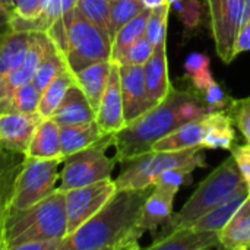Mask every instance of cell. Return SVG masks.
<instances>
[{
	"label": "cell",
	"instance_id": "6da1fadb",
	"mask_svg": "<svg viewBox=\"0 0 250 250\" xmlns=\"http://www.w3.org/2000/svg\"><path fill=\"white\" fill-rule=\"evenodd\" d=\"M152 188L117 189L92 218L63 239L60 250L141 249V217Z\"/></svg>",
	"mask_w": 250,
	"mask_h": 250
},
{
	"label": "cell",
	"instance_id": "7a4b0ae2",
	"mask_svg": "<svg viewBox=\"0 0 250 250\" xmlns=\"http://www.w3.org/2000/svg\"><path fill=\"white\" fill-rule=\"evenodd\" d=\"M207 113L208 110L201 94L193 88H171L161 103L113 135L116 161L123 163L136 155L149 152L157 141L171 133L179 126L199 119Z\"/></svg>",
	"mask_w": 250,
	"mask_h": 250
},
{
	"label": "cell",
	"instance_id": "3957f363",
	"mask_svg": "<svg viewBox=\"0 0 250 250\" xmlns=\"http://www.w3.org/2000/svg\"><path fill=\"white\" fill-rule=\"evenodd\" d=\"M47 34L72 73L111 57L110 35L88 21L76 6L57 19Z\"/></svg>",
	"mask_w": 250,
	"mask_h": 250
},
{
	"label": "cell",
	"instance_id": "277c9868",
	"mask_svg": "<svg viewBox=\"0 0 250 250\" xmlns=\"http://www.w3.org/2000/svg\"><path fill=\"white\" fill-rule=\"evenodd\" d=\"M1 233L6 250H18L37 240H63L67 234L64 192L56 189L25 209L9 211Z\"/></svg>",
	"mask_w": 250,
	"mask_h": 250
},
{
	"label": "cell",
	"instance_id": "5b68a950",
	"mask_svg": "<svg viewBox=\"0 0 250 250\" xmlns=\"http://www.w3.org/2000/svg\"><path fill=\"white\" fill-rule=\"evenodd\" d=\"M246 182L243 180L233 155L229 157L198 186L183 208L170 217L157 237L192 227L195 221L233 195Z\"/></svg>",
	"mask_w": 250,
	"mask_h": 250
},
{
	"label": "cell",
	"instance_id": "8992f818",
	"mask_svg": "<svg viewBox=\"0 0 250 250\" xmlns=\"http://www.w3.org/2000/svg\"><path fill=\"white\" fill-rule=\"evenodd\" d=\"M202 146L180 149V151H149L133 158H129L122 164V171L114 180L117 189H146L152 188L157 177L170 168L192 167L201 168L207 166L202 154Z\"/></svg>",
	"mask_w": 250,
	"mask_h": 250
},
{
	"label": "cell",
	"instance_id": "52a82bcc",
	"mask_svg": "<svg viewBox=\"0 0 250 250\" xmlns=\"http://www.w3.org/2000/svg\"><path fill=\"white\" fill-rule=\"evenodd\" d=\"M110 146H113V135H105L88 148L64 157L62 161L63 168L60 171V186L57 189L66 192L111 179L117 161L114 157L111 158L107 155Z\"/></svg>",
	"mask_w": 250,
	"mask_h": 250
},
{
	"label": "cell",
	"instance_id": "ba28073f",
	"mask_svg": "<svg viewBox=\"0 0 250 250\" xmlns=\"http://www.w3.org/2000/svg\"><path fill=\"white\" fill-rule=\"evenodd\" d=\"M62 161L63 158L41 160L25 155L15 180L10 211L25 209L51 195L57 189L56 185L60 179L59 166Z\"/></svg>",
	"mask_w": 250,
	"mask_h": 250
},
{
	"label": "cell",
	"instance_id": "9c48e42d",
	"mask_svg": "<svg viewBox=\"0 0 250 250\" xmlns=\"http://www.w3.org/2000/svg\"><path fill=\"white\" fill-rule=\"evenodd\" d=\"M215 50L224 63H231L234 42L250 19V0H207Z\"/></svg>",
	"mask_w": 250,
	"mask_h": 250
},
{
	"label": "cell",
	"instance_id": "30bf717a",
	"mask_svg": "<svg viewBox=\"0 0 250 250\" xmlns=\"http://www.w3.org/2000/svg\"><path fill=\"white\" fill-rule=\"evenodd\" d=\"M117 190L113 179L95 182L88 186L70 189L64 192V207L67 220V234L78 230L89 218H92L103 205Z\"/></svg>",
	"mask_w": 250,
	"mask_h": 250
},
{
	"label": "cell",
	"instance_id": "8fae6325",
	"mask_svg": "<svg viewBox=\"0 0 250 250\" xmlns=\"http://www.w3.org/2000/svg\"><path fill=\"white\" fill-rule=\"evenodd\" d=\"M50 44L51 38L47 32H32L31 42L21 63L6 76L0 78V113H6V104L13 89L32 81Z\"/></svg>",
	"mask_w": 250,
	"mask_h": 250
},
{
	"label": "cell",
	"instance_id": "7c38bea8",
	"mask_svg": "<svg viewBox=\"0 0 250 250\" xmlns=\"http://www.w3.org/2000/svg\"><path fill=\"white\" fill-rule=\"evenodd\" d=\"M95 123L100 132L104 135H114L127 125L123 111L119 64L113 62H111V69H110L104 94L95 111Z\"/></svg>",
	"mask_w": 250,
	"mask_h": 250
},
{
	"label": "cell",
	"instance_id": "4fadbf2b",
	"mask_svg": "<svg viewBox=\"0 0 250 250\" xmlns=\"http://www.w3.org/2000/svg\"><path fill=\"white\" fill-rule=\"evenodd\" d=\"M119 64V63H117ZM120 89L123 100V111L126 123L133 122L145 111L152 108L144 78V66L138 64H119Z\"/></svg>",
	"mask_w": 250,
	"mask_h": 250
},
{
	"label": "cell",
	"instance_id": "5bb4252c",
	"mask_svg": "<svg viewBox=\"0 0 250 250\" xmlns=\"http://www.w3.org/2000/svg\"><path fill=\"white\" fill-rule=\"evenodd\" d=\"M41 119L38 113H0V146L25 155Z\"/></svg>",
	"mask_w": 250,
	"mask_h": 250
},
{
	"label": "cell",
	"instance_id": "9a60e30c",
	"mask_svg": "<svg viewBox=\"0 0 250 250\" xmlns=\"http://www.w3.org/2000/svg\"><path fill=\"white\" fill-rule=\"evenodd\" d=\"M144 78L146 94L152 105L161 103L171 91L167 64V38L154 45L152 56L144 64Z\"/></svg>",
	"mask_w": 250,
	"mask_h": 250
},
{
	"label": "cell",
	"instance_id": "2e32d148",
	"mask_svg": "<svg viewBox=\"0 0 250 250\" xmlns=\"http://www.w3.org/2000/svg\"><path fill=\"white\" fill-rule=\"evenodd\" d=\"M221 248L218 231H198L192 227L155 237L148 249L160 250H207Z\"/></svg>",
	"mask_w": 250,
	"mask_h": 250
},
{
	"label": "cell",
	"instance_id": "e0dca14e",
	"mask_svg": "<svg viewBox=\"0 0 250 250\" xmlns=\"http://www.w3.org/2000/svg\"><path fill=\"white\" fill-rule=\"evenodd\" d=\"M208 129H209V117L207 113L199 119L190 120L179 126L171 133L157 141L151 151H180V149L202 146Z\"/></svg>",
	"mask_w": 250,
	"mask_h": 250
},
{
	"label": "cell",
	"instance_id": "ac0fdd59",
	"mask_svg": "<svg viewBox=\"0 0 250 250\" xmlns=\"http://www.w3.org/2000/svg\"><path fill=\"white\" fill-rule=\"evenodd\" d=\"M51 119L59 126L89 123L95 120V110L92 108L81 88L76 83H73L67 89L57 110L53 113Z\"/></svg>",
	"mask_w": 250,
	"mask_h": 250
},
{
	"label": "cell",
	"instance_id": "d6986e66",
	"mask_svg": "<svg viewBox=\"0 0 250 250\" xmlns=\"http://www.w3.org/2000/svg\"><path fill=\"white\" fill-rule=\"evenodd\" d=\"M174 196H176L174 192L163 186L154 185L142 209L141 230L144 233L155 231L158 227H163L170 220V217L173 215Z\"/></svg>",
	"mask_w": 250,
	"mask_h": 250
},
{
	"label": "cell",
	"instance_id": "ffe728a7",
	"mask_svg": "<svg viewBox=\"0 0 250 250\" xmlns=\"http://www.w3.org/2000/svg\"><path fill=\"white\" fill-rule=\"evenodd\" d=\"M25 155L41 160L63 158L60 145V126L51 117L40 120Z\"/></svg>",
	"mask_w": 250,
	"mask_h": 250
},
{
	"label": "cell",
	"instance_id": "44dd1931",
	"mask_svg": "<svg viewBox=\"0 0 250 250\" xmlns=\"http://www.w3.org/2000/svg\"><path fill=\"white\" fill-rule=\"evenodd\" d=\"M249 196V188L248 185H242L233 195H230L227 199H224L221 204L214 207L211 211H208L205 215H202L198 221L192 224L193 230L198 231H218L229 223V220L234 215V212L242 207V204Z\"/></svg>",
	"mask_w": 250,
	"mask_h": 250
},
{
	"label": "cell",
	"instance_id": "7402d4cb",
	"mask_svg": "<svg viewBox=\"0 0 250 250\" xmlns=\"http://www.w3.org/2000/svg\"><path fill=\"white\" fill-rule=\"evenodd\" d=\"M23 160V154L13 152L0 146V233L3 231L4 220L10 211L15 180L22 167Z\"/></svg>",
	"mask_w": 250,
	"mask_h": 250
},
{
	"label": "cell",
	"instance_id": "603a6c76",
	"mask_svg": "<svg viewBox=\"0 0 250 250\" xmlns=\"http://www.w3.org/2000/svg\"><path fill=\"white\" fill-rule=\"evenodd\" d=\"M111 69V62L104 60V62H97L92 64H88L86 67L78 70L73 73L75 83L81 88V91L85 94L88 98L89 104L92 108L97 111V107L100 104V100L104 94L108 75Z\"/></svg>",
	"mask_w": 250,
	"mask_h": 250
},
{
	"label": "cell",
	"instance_id": "cb8c5ba5",
	"mask_svg": "<svg viewBox=\"0 0 250 250\" xmlns=\"http://www.w3.org/2000/svg\"><path fill=\"white\" fill-rule=\"evenodd\" d=\"M220 243L226 249H250V195L220 230Z\"/></svg>",
	"mask_w": 250,
	"mask_h": 250
},
{
	"label": "cell",
	"instance_id": "d4e9b609",
	"mask_svg": "<svg viewBox=\"0 0 250 250\" xmlns=\"http://www.w3.org/2000/svg\"><path fill=\"white\" fill-rule=\"evenodd\" d=\"M78 0H45L44 9L37 19L32 21H22L16 19L10 13V22L13 31H31V32H47L50 26L72 10L76 6Z\"/></svg>",
	"mask_w": 250,
	"mask_h": 250
},
{
	"label": "cell",
	"instance_id": "484cf974",
	"mask_svg": "<svg viewBox=\"0 0 250 250\" xmlns=\"http://www.w3.org/2000/svg\"><path fill=\"white\" fill-rule=\"evenodd\" d=\"M105 135L100 132L95 120L81 125L60 126V145L63 158L98 142Z\"/></svg>",
	"mask_w": 250,
	"mask_h": 250
},
{
	"label": "cell",
	"instance_id": "4316f807",
	"mask_svg": "<svg viewBox=\"0 0 250 250\" xmlns=\"http://www.w3.org/2000/svg\"><path fill=\"white\" fill-rule=\"evenodd\" d=\"M209 129L202 142L204 149H231L236 141L233 120L226 110L208 113Z\"/></svg>",
	"mask_w": 250,
	"mask_h": 250
},
{
	"label": "cell",
	"instance_id": "83f0119b",
	"mask_svg": "<svg viewBox=\"0 0 250 250\" xmlns=\"http://www.w3.org/2000/svg\"><path fill=\"white\" fill-rule=\"evenodd\" d=\"M151 9H144L139 15H136L132 21L125 23L113 37L111 40V57L110 62L119 63L122 56L126 53V50L145 34L146 29V22L149 16Z\"/></svg>",
	"mask_w": 250,
	"mask_h": 250
},
{
	"label": "cell",
	"instance_id": "f1b7e54d",
	"mask_svg": "<svg viewBox=\"0 0 250 250\" xmlns=\"http://www.w3.org/2000/svg\"><path fill=\"white\" fill-rule=\"evenodd\" d=\"M31 31H12L0 44V78L6 76L23 59L31 42Z\"/></svg>",
	"mask_w": 250,
	"mask_h": 250
},
{
	"label": "cell",
	"instance_id": "f546056e",
	"mask_svg": "<svg viewBox=\"0 0 250 250\" xmlns=\"http://www.w3.org/2000/svg\"><path fill=\"white\" fill-rule=\"evenodd\" d=\"M75 83V78L73 73L66 67L64 70H62L41 92V100H40V105L37 113L45 119V117H51L53 113L57 110V107L60 105L63 97L66 95L67 89Z\"/></svg>",
	"mask_w": 250,
	"mask_h": 250
},
{
	"label": "cell",
	"instance_id": "4dcf8cb0",
	"mask_svg": "<svg viewBox=\"0 0 250 250\" xmlns=\"http://www.w3.org/2000/svg\"><path fill=\"white\" fill-rule=\"evenodd\" d=\"M67 66H66V63H64V59H63V56H62V53L57 50V47L54 45V42L51 41V44H50V47L47 48V51H45V54H44V57H42V60H41V63H40V66H38V69L35 70V73H34V78H32V83H34V86L40 91V92H42V89L62 72V70H64Z\"/></svg>",
	"mask_w": 250,
	"mask_h": 250
},
{
	"label": "cell",
	"instance_id": "1f68e13d",
	"mask_svg": "<svg viewBox=\"0 0 250 250\" xmlns=\"http://www.w3.org/2000/svg\"><path fill=\"white\" fill-rule=\"evenodd\" d=\"M209 64L211 59L202 53H192L185 62V79L190 82V88L198 94H201L214 81Z\"/></svg>",
	"mask_w": 250,
	"mask_h": 250
},
{
	"label": "cell",
	"instance_id": "d6a6232c",
	"mask_svg": "<svg viewBox=\"0 0 250 250\" xmlns=\"http://www.w3.org/2000/svg\"><path fill=\"white\" fill-rule=\"evenodd\" d=\"M40 100H41V92L34 86L32 82H26L18 86L16 89H13L6 104V113L7 111L37 113Z\"/></svg>",
	"mask_w": 250,
	"mask_h": 250
},
{
	"label": "cell",
	"instance_id": "836d02e7",
	"mask_svg": "<svg viewBox=\"0 0 250 250\" xmlns=\"http://www.w3.org/2000/svg\"><path fill=\"white\" fill-rule=\"evenodd\" d=\"M185 26L186 34L195 35L204 23L205 6L201 0H176L173 4Z\"/></svg>",
	"mask_w": 250,
	"mask_h": 250
},
{
	"label": "cell",
	"instance_id": "e575fe53",
	"mask_svg": "<svg viewBox=\"0 0 250 250\" xmlns=\"http://www.w3.org/2000/svg\"><path fill=\"white\" fill-rule=\"evenodd\" d=\"M145 7L139 0H111L110 4V37L116 35V32L129 21H132L136 15H139Z\"/></svg>",
	"mask_w": 250,
	"mask_h": 250
},
{
	"label": "cell",
	"instance_id": "d590c367",
	"mask_svg": "<svg viewBox=\"0 0 250 250\" xmlns=\"http://www.w3.org/2000/svg\"><path fill=\"white\" fill-rule=\"evenodd\" d=\"M110 4L111 0H78L76 9L110 35Z\"/></svg>",
	"mask_w": 250,
	"mask_h": 250
},
{
	"label": "cell",
	"instance_id": "8d00e7d4",
	"mask_svg": "<svg viewBox=\"0 0 250 250\" xmlns=\"http://www.w3.org/2000/svg\"><path fill=\"white\" fill-rule=\"evenodd\" d=\"M170 4H163L158 7L151 9L145 35L152 42V45H157L160 41L167 38V22H168V13H170Z\"/></svg>",
	"mask_w": 250,
	"mask_h": 250
},
{
	"label": "cell",
	"instance_id": "74e56055",
	"mask_svg": "<svg viewBox=\"0 0 250 250\" xmlns=\"http://www.w3.org/2000/svg\"><path fill=\"white\" fill-rule=\"evenodd\" d=\"M152 51H154V45L148 40V37L144 34L141 38H138L126 50V53L122 56L119 64H138V66H144L148 62V59L152 56Z\"/></svg>",
	"mask_w": 250,
	"mask_h": 250
},
{
	"label": "cell",
	"instance_id": "f35d334b",
	"mask_svg": "<svg viewBox=\"0 0 250 250\" xmlns=\"http://www.w3.org/2000/svg\"><path fill=\"white\" fill-rule=\"evenodd\" d=\"M226 111L231 117L233 123H236V126L240 129L248 144H250V97L231 100Z\"/></svg>",
	"mask_w": 250,
	"mask_h": 250
},
{
	"label": "cell",
	"instance_id": "ab89813d",
	"mask_svg": "<svg viewBox=\"0 0 250 250\" xmlns=\"http://www.w3.org/2000/svg\"><path fill=\"white\" fill-rule=\"evenodd\" d=\"M195 168L192 167H177V168H170V170H166L163 171L154 185H158V186H163L174 193L179 192V189L185 185H189L192 182V171Z\"/></svg>",
	"mask_w": 250,
	"mask_h": 250
},
{
	"label": "cell",
	"instance_id": "60d3db41",
	"mask_svg": "<svg viewBox=\"0 0 250 250\" xmlns=\"http://www.w3.org/2000/svg\"><path fill=\"white\" fill-rule=\"evenodd\" d=\"M201 97L205 103L208 113L227 110V107L230 105V103L233 100L224 92V89L220 86V83L215 79L201 92Z\"/></svg>",
	"mask_w": 250,
	"mask_h": 250
},
{
	"label": "cell",
	"instance_id": "b9f144b4",
	"mask_svg": "<svg viewBox=\"0 0 250 250\" xmlns=\"http://www.w3.org/2000/svg\"><path fill=\"white\" fill-rule=\"evenodd\" d=\"M45 0H15L12 16L22 21L37 19L42 12Z\"/></svg>",
	"mask_w": 250,
	"mask_h": 250
},
{
	"label": "cell",
	"instance_id": "7bdbcfd3",
	"mask_svg": "<svg viewBox=\"0 0 250 250\" xmlns=\"http://www.w3.org/2000/svg\"><path fill=\"white\" fill-rule=\"evenodd\" d=\"M231 155L237 164V168L249 188L250 195V144L248 145H233Z\"/></svg>",
	"mask_w": 250,
	"mask_h": 250
},
{
	"label": "cell",
	"instance_id": "ee69618b",
	"mask_svg": "<svg viewBox=\"0 0 250 250\" xmlns=\"http://www.w3.org/2000/svg\"><path fill=\"white\" fill-rule=\"evenodd\" d=\"M245 51H250V19L243 25L234 42V56H239Z\"/></svg>",
	"mask_w": 250,
	"mask_h": 250
},
{
	"label": "cell",
	"instance_id": "f6af8a7d",
	"mask_svg": "<svg viewBox=\"0 0 250 250\" xmlns=\"http://www.w3.org/2000/svg\"><path fill=\"white\" fill-rule=\"evenodd\" d=\"M10 13H12V12L0 10V44H1L3 40L13 31L12 22H10Z\"/></svg>",
	"mask_w": 250,
	"mask_h": 250
},
{
	"label": "cell",
	"instance_id": "bcb514c9",
	"mask_svg": "<svg viewBox=\"0 0 250 250\" xmlns=\"http://www.w3.org/2000/svg\"><path fill=\"white\" fill-rule=\"evenodd\" d=\"M142 3L144 7L146 9H154V7H158V6H163V4H168L167 0H139Z\"/></svg>",
	"mask_w": 250,
	"mask_h": 250
},
{
	"label": "cell",
	"instance_id": "7dc6e473",
	"mask_svg": "<svg viewBox=\"0 0 250 250\" xmlns=\"http://www.w3.org/2000/svg\"><path fill=\"white\" fill-rule=\"evenodd\" d=\"M13 4H15L13 0H0V10L12 12L13 10Z\"/></svg>",
	"mask_w": 250,
	"mask_h": 250
},
{
	"label": "cell",
	"instance_id": "c3c4849f",
	"mask_svg": "<svg viewBox=\"0 0 250 250\" xmlns=\"http://www.w3.org/2000/svg\"><path fill=\"white\" fill-rule=\"evenodd\" d=\"M0 250H6L4 249V239H3V234L0 233Z\"/></svg>",
	"mask_w": 250,
	"mask_h": 250
}]
</instances>
